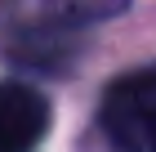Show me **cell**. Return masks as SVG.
Masks as SVG:
<instances>
[{
  "label": "cell",
  "instance_id": "obj_2",
  "mask_svg": "<svg viewBox=\"0 0 156 152\" xmlns=\"http://www.w3.org/2000/svg\"><path fill=\"white\" fill-rule=\"evenodd\" d=\"M49 130L45 94L23 81L0 85V152H31Z\"/></svg>",
  "mask_w": 156,
  "mask_h": 152
},
{
  "label": "cell",
  "instance_id": "obj_1",
  "mask_svg": "<svg viewBox=\"0 0 156 152\" xmlns=\"http://www.w3.org/2000/svg\"><path fill=\"white\" fill-rule=\"evenodd\" d=\"M98 121L116 152H156V63L112 81Z\"/></svg>",
  "mask_w": 156,
  "mask_h": 152
},
{
  "label": "cell",
  "instance_id": "obj_3",
  "mask_svg": "<svg viewBox=\"0 0 156 152\" xmlns=\"http://www.w3.org/2000/svg\"><path fill=\"white\" fill-rule=\"evenodd\" d=\"M58 9L76 13V18H107V13H116L125 0H54Z\"/></svg>",
  "mask_w": 156,
  "mask_h": 152
}]
</instances>
